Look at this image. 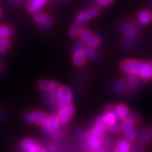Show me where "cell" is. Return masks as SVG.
<instances>
[{
	"mask_svg": "<svg viewBox=\"0 0 152 152\" xmlns=\"http://www.w3.org/2000/svg\"><path fill=\"white\" fill-rule=\"evenodd\" d=\"M79 36L82 42L88 48L95 49L100 46V44H101L100 38L88 29H82Z\"/></svg>",
	"mask_w": 152,
	"mask_h": 152,
	"instance_id": "1",
	"label": "cell"
},
{
	"mask_svg": "<svg viewBox=\"0 0 152 152\" xmlns=\"http://www.w3.org/2000/svg\"><path fill=\"white\" fill-rule=\"evenodd\" d=\"M144 63L137 60H125L120 64V68L124 72L136 75H140Z\"/></svg>",
	"mask_w": 152,
	"mask_h": 152,
	"instance_id": "2",
	"label": "cell"
},
{
	"mask_svg": "<svg viewBox=\"0 0 152 152\" xmlns=\"http://www.w3.org/2000/svg\"><path fill=\"white\" fill-rule=\"evenodd\" d=\"M48 116L44 112L36 110L32 113H28L24 116V119L28 124L37 123L40 126H44L48 120Z\"/></svg>",
	"mask_w": 152,
	"mask_h": 152,
	"instance_id": "3",
	"label": "cell"
},
{
	"mask_svg": "<svg viewBox=\"0 0 152 152\" xmlns=\"http://www.w3.org/2000/svg\"><path fill=\"white\" fill-rule=\"evenodd\" d=\"M86 141H87V145H88V148L91 149V151L96 152L102 147V138L98 136L92 130L86 133Z\"/></svg>",
	"mask_w": 152,
	"mask_h": 152,
	"instance_id": "4",
	"label": "cell"
},
{
	"mask_svg": "<svg viewBox=\"0 0 152 152\" xmlns=\"http://www.w3.org/2000/svg\"><path fill=\"white\" fill-rule=\"evenodd\" d=\"M20 148L26 152H47L46 149L31 138H25L20 143Z\"/></svg>",
	"mask_w": 152,
	"mask_h": 152,
	"instance_id": "5",
	"label": "cell"
},
{
	"mask_svg": "<svg viewBox=\"0 0 152 152\" xmlns=\"http://www.w3.org/2000/svg\"><path fill=\"white\" fill-rule=\"evenodd\" d=\"M72 96L70 89L67 86H60V88L58 89L57 106L62 107V106L72 104Z\"/></svg>",
	"mask_w": 152,
	"mask_h": 152,
	"instance_id": "6",
	"label": "cell"
},
{
	"mask_svg": "<svg viewBox=\"0 0 152 152\" xmlns=\"http://www.w3.org/2000/svg\"><path fill=\"white\" fill-rule=\"evenodd\" d=\"M74 113L75 107L72 104L60 107V110L57 114V118L60 124H67L74 115Z\"/></svg>",
	"mask_w": 152,
	"mask_h": 152,
	"instance_id": "7",
	"label": "cell"
},
{
	"mask_svg": "<svg viewBox=\"0 0 152 152\" xmlns=\"http://www.w3.org/2000/svg\"><path fill=\"white\" fill-rule=\"evenodd\" d=\"M121 126H122V131L124 133V135L126 140L131 141L137 137L136 130L134 129V123L130 118L127 117L123 120Z\"/></svg>",
	"mask_w": 152,
	"mask_h": 152,
	"instance_id": "8",
	"label": "cell"
},
{
	"mask_svg": "<svg viewBox=\"0 0 152 152\" xmlns=\"http://www.w3.org/2000/svg\"><path fill=\"white\" fill-rule=\"evenodd\" d=\"M116 119L117 116L116 113V106L112 105L107 106L106 109V113L102 116V120L104 121L106 126L108 127L115 124L116 122Z\"/></svg>",
	"mask_w": 152,
	"mask_h": 152,
	"instance_id": "9",
	"label": "cell"
},
{
	"mask_svg": "<svg viewBox=\"0 0 152 152\" xmlns=\"http://www.w3.org/2000/svg\"><path fill=\"white\" fill-rule=\"evenodd\" d=\"M59 125H60V123L57 118V116L50 115V116H48L47 123L44 127L47 132L50 134L59 130Z\"/></svg>",
	"mask_w": 152,
	"mask_h": 152,
	"instance_id": "10",
	"label": "cell"
},
{
	"mask_svg": "<svg viewBox=\"0 0 152 152\" xmlns=\"http://www.w3.org/2000/svg\"><path fill=\"white\" fill-rule=\"evenodd\" d=\"M34 20L39 25L45 27H49L53 24L52 19L43 12H37L34 15Z\"/></svg>",
	"mask_w": 152,
	"mask_h": 152,
	"instance_id": "11",
	"label": "cell"
},
{
	"mask_svg": "<svg viewBox=\"0 0 152 152\" xmlns=\"http://www.w3.org/2000/svg\"><path fill=\"white\" fill-rule=\"evenodd\" d=\"M95 133L100 137H103L106 135L107 126H106L104 121L102 120V116H99L96 120V122L94 124V126L92 129Z\"/></svg>",
	"mask_w": 152,
	"mask_h": 152,
	"instance_id": "12",
	"label": "cell"
},
{
	"mask_svg": "<svg viewBox=\"0 0 152 152\" xmlns=\"http://www.w3.org/2000/svg\"><path fill=\"white\" fill-rule=\"evenodd\" d=\"M46 3V0H30L26 3V10L30 13L37 12Z\"/></svg>",
	"mask_w": 152,
	"mask_h": 152,
	"instance_id": "13",
	"label": "cell"
},
{
	"mask_svg": "<svg viewBox=\"0 0 152 152\" xmlns=\"http://www.w3.org/2000/svg\"><path fill=\"white\" fill-rule=\"evenodd\" d=\"M140 77L143 82H148L151 80L152 78V62L148 61L144 63Z\"/></svg>",
	"mask_w": 152,
	"mask_h": 152,
	"instance_id": "14",
	"label": "cell"
},
{
	"mask_svg": "<svg viewBox=\"0 0 152 152\" xmlns=\"http://www.w3.org/2000/svg\"><path fill=\"white\" fill-rule=\"evenodd\" d=\"M73 61L76 66L81 67L84 65L86 61V54L85 49H77L75 50L73 56Z\"/></svg>",
	"mask_w": 152,
	"mask_h": 152,
	"instance_id": "15",
	"label": "cell"
},
{
	"mask_svg": "<svg viewBox=\"0 0 152 152\" xmlns=\"http://www.w3.org/2000/svg\"><path fill=\"white\" fill-rule=\"evenodd\" d=\"M60 88V85L53 88L52 90L49 91L46 96V100L50 106H57L58 103V89Z\"/></svg>",
	"mask_w": 152,
	"mask_h": 152,
	"instance_id": "16",
	"label": "cell"
},
{
	"mask_svg": "<svg viewBox=\"0 0 152 152\" xmlns=\"http://www.w3.org/2000/svg\"><path fill=\"white\" fill-rule=\"evenodd\" d=\"M116 113L117 118L123 121L124 120L127 118V116H128V107L124 103H120L116 106Z\"/></svg>",
	"mask_w": 152,
	"mask_h": 152,
	"instance_id": "17",
	"label": "cell"
},
{
	"mask_svg": "<svg viewBox=\"0 0 152 152\" xmlns=\"http://www.w3.org/2000/svg\"><path fill=\"white\" fill-rule=\"evenodd\" d=\"M131 144L128 140H120L114 148L113 152H130Z\"/></svg>",
	"mask_w": 152,
	"mask_h": 152,
	"instance_id": "18",
	"label": "cell"
},
{
	"mask_svg": "<svg viewBox=\"0 0 152 152\" xmlns=\"http://www.w3.org/2000/svg\"><path fill=\"white\" fill-rule=\"evenodd\" d=\"M39 88L41 90L44 91V92H49V91L52 90L53 88L59 86L58 82H51V81H48V80H40L38 83Z\"/></svg>",
	"mask_w": 152,
	"mask_h": 152,
	"instance_id": "19",
	"label": "cell"
},
{
	"mask_svg": "<svg viewBox=\"0 0 152 152\" xmlns=\"http://www.w3.org/2000/svg\"><path fill=\"white\" fill-rule=\"evenodd\" d=\"M119 27L121 31L128 37H133L135 35V29L130 24L126 23H120Z\"/></svg>",
	"mask_w": 152,
	"mask_h": 152,
	"instance_id": "20",
	"label": "cell"
},
{
	"mask_svg": "<svg viewBox=\"0 0 152 152\" xmlns=\"http://www.w3.org/2000/svg\"><path fill=\"white\" fill-rule=\"evenodd\" d=\"M151 13L148 10H143L138 15V20H140V23L144 24L148 23L151 20Z\"/></svg>",
	"mask_w": 152,
	"mask_h": 152,
	"instance_id": "21",
	"label": "cell"
},
{
	"mask_svg": "<svg viewBox=\"0 0 152 152\" xmlns=\"http://www.w3.org/2000/svg\"><path fill=\"white\" fill-rule=\"evenodd\" d=\"M89 19H90V17L88 16V13L86 12V11H84V12H80V13L77 16L75 22L76 23L78 24V25L83 26V25H85L86 23L88 22V20H89Z\"/></svg>",
	"mask_w": 152,
	"mask_h": 152,
	"instance_id": "22",
	"label": "cell"
},
{
	"mask_svg": "<svg viewBox=\"0 0 152 152\" xmlns=\"http://www.w3.org/2000/svg\"><path fill=\"white\" fill-rule=\"evenodd\" d=\"M126 83L130 88H136L139 83V79H138L137 76L136 75L129 74L128 76L126 77Z\"/></svg>",
	"mask_w": 152,
	"mask_h": 152,
	"instance_id": "23",
	"label": "cell"
},
{
	"mask_svg": "<svg viewBox=\"0 0 152 152\" xmlns=\"http://www.w3.org/2000/svg\"><path fill=\"white\" fill-rule=\"evenodd\" d=\"M11 45V41L8 37H0V54L4 53Z\"/></svg>",
	"mask_w": 152,
	"mask_h": 152,
	"instance_id": "24",
	"label": "cell"
},
{
	"mask_svg": "<svg viewBox=\"0 0 152 152\" xmlns=\"http://www.w3.org/2000/svg\"><path fill=\"white\" fill-rule=\"evenodd\" d=\"M12 34V29L9 26L0 25V37H9Z\"/></svg>",
	"mask_w": 152,
	"mask_h": 152,
	"instance_id": "25",
	"label": "cell"
},
{
	"mask_svg": "<svg viewBox=\"0 0 152 152\" xmlns=\"http://www.w3.org/2000/svg\"><path fill=\"white\" fill-rule=\"evenodd\" d=\"M152 139V126H149L146 130H144L142 134V142L144 144H148L150 142L151 140Z\"/></svg>",
	"mask_w": 152,
	"mask_h": 152,
	"instance_id": "26",
	"label": "cell"
},
{
	"mask_svg": "<svg viewBox=\"0 0 152 152\" xmlns=\"http://www.w3.org/2000/svg\"><path fill=\"white\" fill-rule=\"evenodd\" d=\"M82 29V26H80V25H78V24L77 23L74 24V25L71 27L70 31H69L70 36L73 37H75L78 36L79 34H80Z\"/></svg>",
	"mask_w": 152,
	"mask_h": 152,
	"instance_id": "27",
	"label": "cell"
},
{
	"mask_svg": "<svg viewBox=\"0 0 152 152\" xmlns=\"http://www.w3.org/2000/svg\"><path fill=\"white\" fill-rule=\"evenodd\" d=\"M126 88V84L123 81H118L113 86V88L116 92H121Z\"/></svg>",
	"mask_w": 152,
	"mask_h": 152,
	"instance_id": "28",
	"label": "cell"
},
{
	"mask_svg": "<svg viewBox=\"0 0 152 152\" xmlns=\"http://www.w3.org/2000/svg\"><path fill=\"white\" fill-rule=\"evenodd\" d=\"M85 53L86 54V57H88V58H92V59H95V58H96L97 56H98V54L95 50L94 48H88L85 50Z\"/></svg>",
	"mask_w": 152,
	"mask_h": 152,
	"instance_id": "29",
	"label": "cell"
},
{
	"mask_svg": "<svg viewBox=\"0 0 152 152\" xmlns=\"http://www.w3.org/2000/svg\"><path fill=\"white\" fill-rule=\"evenodd\" d=\"M107 129L110 131H111V132L116 133V134H120V133L122 132V126H120V124H115L113 125H112V126H108Z\"/></svg>",
	"mask_w": 152,
	"mask_h": 152,
	"instance_id": "30",
	"label": "cell"
},
{
	"mask_svg": "<svg viewBox=\"0 0 152 152\" xmlns=\"http://www.w3.org/2000/svg\"><path fill=\"white\" fill-rule=\"evenodd\" d=\"M86 12L88 13V16L90 18H95L99 15V10L96 8H90L86 10Z\"/></svg>",
	"mask_w": 152,
	"mask_h": 152,
	"instance_id": "31",
	"label": "cell"
},
{
	"mask_svg": "<svg viewBox=\"0 0 152 152\" xmlns=\"http://www.w3.org/2000/svg\"><path fill=\"white\" fill-rule=\"evenodd\" d=\"M127 117L130 118L134 123L140 122V117L138 116V114H137L136 113H134V112L129 113L128 116H127Z\"/></svg>",
	"mask_w": 152,
	"mask_h": 152,
	"instance_id": "32",
	"label": "cell"
},
{
	"mask_svg": "<svg viewBox=\"0 0 152 152\" xmlns=\"http://www.w3.org/2000/svg\"><path fill=\"white\" fill-rule=\"evenodd\" d=\"M114 0H98V4L102 7H106L111 4Z\"/></svg>",
	"mask_w": 152,
	"mask_h": 152,
	"instance_id": "33",
	"label": "cell"
},
{
	"mask_svg": "<svg viewBox=\"0 0 152 152\" xmlns=\"http://www.w3.org/2000/svg\"><path fill=\"white\" fill-rule=\"evenodd\" d=\"M47 152H60L59 149L54 144H49L47 148Z\"/></svg>",
	"mask_w": 152,
	"mask_h": 152,
	"instance_id": "34",
	"label": "cell"
},
{
	"mask_svg": "<svg viewBox=\"0 0 152 152\" xmlns=\"http://www.w3.org/2000/svg\"><path fill=\"white\" fill-rule=\"evenodd\" d=\"M76 137L78 138V140H83L84 138H86V134H85L83 131H82V130H79V131L77 133Z\"/></svg>",
	"mask_w": 152,
	"mask_h": 152,
	"instance_id": "35",
	"label": "cell"
},
{
	"mask_svg": "<svg viewBox=\"0 0 152 152\" xmlns=\"http://www.w3.org/2000/svg\"><path fill=\"white\" fill-rule=\"evenodd\" d=\"M132 44H133V41L130 40V39H127V40H125V41H124V44L125 45V47H126V48H130V45H131Z\"/></svg>",
	"mask_w": 152,
	"mask_h": 152,
	"instance_id": "36",
	"label": "cell"
},
{
	"mask_svg": "<svg viewBox=\"0 0 152 152\" xmlns=\"http://www.w3.org/2000/svg\"><path fill=\"white\" fill-rule=\"evenodd\" d=\"M96 152H109L108 150H107V148H105V147H101V148L99 149L98 151H96Z\"/></svg>",
	"mask_w": 152,
	"mask_h": 152,
	"instance_id": "37",
	"label": "cell"
},
{
	"mask_svg": "<svg viewBox=\"0 0 152 152\" xmlns=\"http://www.w3.org/2000/svg\"><path fill=\"white\" fill-rule=\"evenodd\" d=\"M5 118V113L0 110V120H3Z\"/></svg>",
	"mask_w": 152,
	"mask_h": 152,
	"instance_id": "38",
	"label": "cell"
},
{
	"mask_svg": "<svg viewBox=\"0 0 152 152\" xmlns=\"http://www.w3.org/2000/svg\"><path fill=\"white\" fill-rule=\"evenodd\" d=\"M2 10L0 8V18L2 17Z\"/></svg>",
	"mask_w": 152,
	"mask_h": 152,
	"instance_id": "39",
	"label": "cell"
},
{
	"mask_svg": "<svg viewBox=\"0 0 152 152\" xmlns=\"http://www.w3.org/2000/svg\"><path fill=\"white\" fill-rule=\"evenodd\" d=\"M21 152H26V151H24L22 150V151H21Z\"/></svg>",
	"mask_w": 152,
	"mask_h": 152,
	"instance_id": "40",
	"label": "cell"
},
{
	"mask_svg": "<svg viewBox=\"0 0 152 152\" xmlns=\"http://www.w3.org/2000/svg\"><path fill=\"white\" fill-rule=\"evenodd\" d=\"M46 1H48V0H46Z\"/></svg>",
	"mask_w": 152,
	"mask_h": 152,
	"instance_id": "41",
	"label": "cell"
}]
</instances>
